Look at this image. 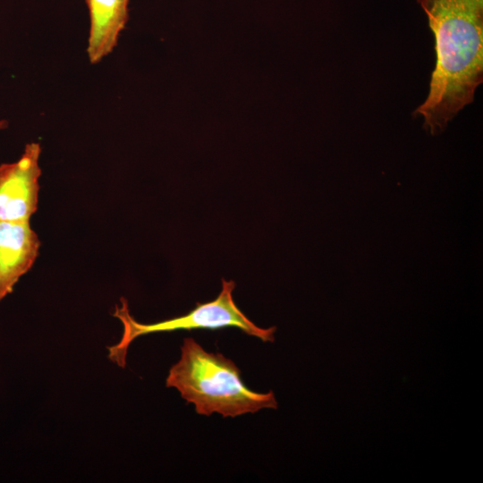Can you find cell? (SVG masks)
Masks as SVG:
<instances>
[{
	"instance_id": "cell-1",
	"label": "cell",
	"mask_w": 483,
	"mask_h": 483,
	"mask_svg": "<svg viewBox=\"0 0 483 483\" xmlns=\"http://www.w3.org/2000/svg\"><path fill=\"white\" fill-rule=\"evenodd\" d=\"M435 38L436 64L414 111L432 135L471 104L483 81V0H417Z\"/></svg>"
},
{
	"instance_id": "cell-2",
	"label": "cell",
	"mask_w": 483,
	"mask_h": 483,
	"mask_svg": "<svg viewBox=\"0 0 483 483\" xmlns=\"http://www.w3.org/2000/svg\"><path fill=\"white\" fill-rule=\"evenodd\" d=\"M165 385L176 388L199 415L218 413L234 418L278 407L272 391L262 394L250 390L232 360L207 352L191 337L183 340L181 358L171 367Z\"/></svg>"
},
{
	"instance_id": "cell-3",
	"label": "cell",
	"mask_w": 483,
	"mask_h": 483,
	"mask_svg": "<svg viewBox=\"0 0 483 483\" xmlns=\"http://www.w3.org/2000/svg\"><path fill=\"white\" fill-rule=\"evenodd\" d=\"M234 288L233 281L223 278L221 292L215 300L197 303L196 307L185 315L154 324H142L136 321L130 314L127 301L122 298L121 307L116 306L113 315L121 320L123 333L117 344L108 347V358L123 368L126 364L128 347L135 338L150 333L176 330H216L232 326L263 342L273 343L276 327L262 328L250 320L233 301Z\"/></svg>"
},
{
	"instance_id": "cell-4",
	"label": "cell",
	"mask_w": 483,
	"mask_h": 483,
	"mask_svg": "<svg viewBox=\"0 0 483 483\" xmlns=\"http://www.w3.org/2000/svg\"><path fill=\"white\" fill-rule=\"evenodd\" d=\"M41 147L30 142L20 158L0 165V221L30 222L38 208Z\"/></svg>"
},
{
	"instance_id": "cell-5",
	"label": "cell",
	"mask_w": 483,
	"mask_h": 483,
	"mask_svg": "<svg viewBox=\"0 0 483 483\" xmlns=\"http://www.w3.org/2000/svg\"><path fill=\"white\" fill-rule=\"evenodd\" d=\"M40 241L30 222L0 221V301L33 266Z\"/></svg>"
},
{
	"instance_id": "cell-6",
	"label": "cell",
	"mask_w": 483,
	"mask_h": 483,
	"mask_svg": "<svg viewBox=\"0 0 483 483\" xmlns=\"http://www.w3.org/2000/svg\"><path fill=\"white\" fill-rule=\"evenodd\" d=\"M89 16L87 54L97 64L113 52L128 20L129 0H85Z\"/></svg>"
},
{
	"instance_id": "cell-7",
	"label": "cell",
	"mask_w": 483,
	"mask_h": 483,
	"mask_svg": "<svg viewBox=\"0 0 483 483\" xmlns=\"http://www.w3.org/2000/svg\"><path fill=\"white\" fill-rule=\"evenodd\" d=\"M4 126H5L4 121H0V130H1V129H4Z\"/></svg>"
}]
</instances>
